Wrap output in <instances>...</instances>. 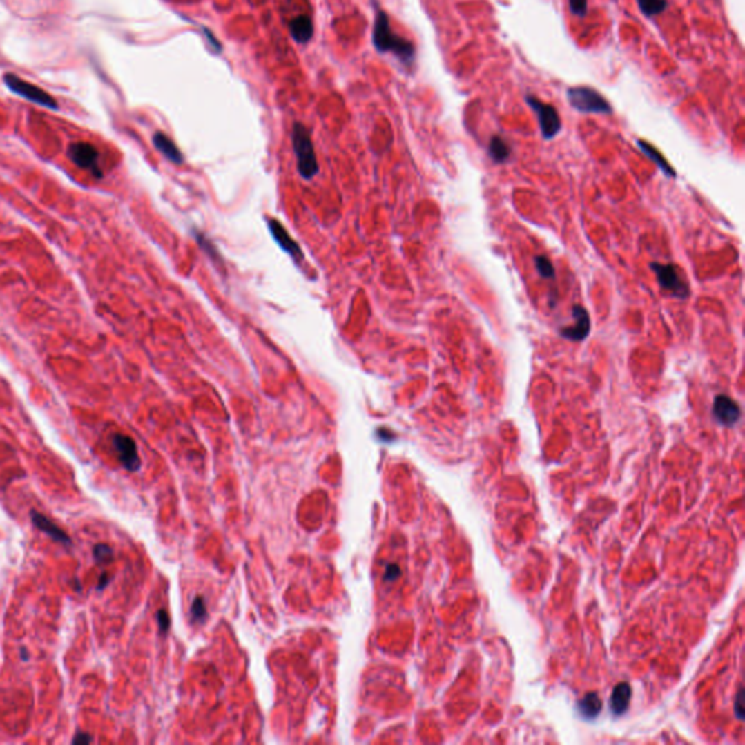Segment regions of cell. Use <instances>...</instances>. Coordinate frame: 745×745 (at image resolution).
I'll return each mask as SVG.
<instances>
[{"mask_svg":"<svg viewBox=\"0 0 745 745\" xmlns=\"http://www.w3.org/2000/svg\"><path fill=\"white\" fill-rule=\"evenodd\" d=\"M373 43L377 51L394 52L399 60L405 63H411L415 59V48L412 43L398 37L391 31L389 18L383 10H377L373 30Z\"/></svg>","mask_w":745,"mask_h":745,"instance_id":"obj_1","label":"cell"},{"mask_svg":"<svg viewBox=\"0 0 745 745\" xmlns=\"http://www.w3.org/2000/svg\"><path fill=\"white\" fill-rule=\"evenodd\" d=\"M291 139L294 153L297 157V169H299L304 180H311L318 173L319 165L309 130L303 124L296 123L293 126Z\"/></svg>","mask_w":745,"mask_h":745,"instance_id":"obj_2","label":"cell"},{"mask_svg":"<svg viewBox=\"0 0 745 745\" xmlns=\"http://www.w3.org/2000/svg\"><path fill=\"white\" fill-rule=\"evenodd\" d=\"M566 98L574 110L582 114L608 115L613 113L610 102L597 89L590 86L568 88Z\"/></svg>","mask_w":745,"mask_h":745,"instance_id":"obj_3","label":"cell"},{"mask_svg":"<svg viewBox=\"0 0 745 745\" xmlns=\"http://www.w3.org/2000/svg\"><path fill=\"white\" fill-rule=\"evenodd\" d=\"M525 102L537 115L539 127H540L541 135H543V139L545 140H552V139L557 137V135L561 131V128H562L561 117H559V114L557 111V108L549 105V104L541 102L539 98L533 97V95H527Z\"/></svg>","mask_w":745,"mask_h":745,"instance_id":"obj_4","label":"cell"},{"mask_svg":"<svg viewBox=\"0 0 745 745\" xmlns=\"http://www.w3.org/2000/svg\"><path fill=\"white\" fill-rule=\"evenodd\" d=\"M651 269L655 273L659 286L670 291L677 299H687L690 294L688 282L680 273V269L673 264L652 262Z\"/></svg>","mask_w":745,"mask_h":745,"instance_id":"obj_5","label":"cell"},{"mask_svg":"<svg viewBox=\"0 0 745 745\" xmlns=\"http://www.w3.org/2000/svg\"><path fill=\"white\" fill-rule=\"evenodd\" d=\"M5 84L10 90H13L17 95H19V97H23L25 99L35 102V104L41 105V106L51 108V110H57L56 99H54L50 93L43 90L41 88H38V86H35V85H32L30 82H26V80H22L21 77H18L15 75H6L5 76Z\"/></svg>","mask_w":745,"mask_h":745,"instance_id":"obj_6","label":"cell"},{"mask_svg":"<svg viewBox=\"0 0 745 745\" xmlns=\"http://www.w3.org/2000/svg\"><path fill=\"white\" fill-rule=\"evenodd\" d=\"M69 157L79 168L90 171L101 178L99 171V152L98 148L86 142H76L69 147Z\"/></svg>","mask_w":745,"mask_h":745,"instance_id":"obj_7","label":"cell"},{"mask_svg":"<svg viewBox=\"0 0 745 745\" xmlns=\"http://www.w3.org/2000/svg\"><path fill=\"white\" fill-rule=\"evenodd\" d=\"M572 318L575 319V325H572V327L562 328L559 333L562 338H565V340H570L574 342L584 341L590 335V329H591L588 311L582 306L577 304L572 309Z\"/></svg>","mask_w":745,"mask_h":745,"instance_id":"obj_8","label":"cell"},{"mask_svg":"<svg viewBox=\"0 0 745 745\" xmlns=\"http://www.w3.org/2000/svg\"><path fill=\"white\" fill-rule=\"evenodd\" d=\"M713 415L719 424L733 427L741 418V409L734 399L726 395H717L713 402Z\"/></svg>","mask_w":745,"mask_h":745,"instance_id":"obj_9","label":"cell"},{"mask_svg":"<svg viewBox=\"0 0 745 745\" xmlns=\"http://www.w3.org/2000/svg\"><path fill=\"white\" fill-rule=\"evenodd\" d=\"M113 443L118 453L119 462L123 463V466L130 472L137 470L140 467V457L137 453V445H135L133 438L123 434H117L114 436Z\"/></svg>","mask_w":745,"mask_h":745,"instance_id":"obj_10","label":"cell"},{"mask_svg":"<svg viewBox=\"0 0 745 745\" xmlns=\"http://www.w3.org/2000/svg\"><path fill=\"white\" fill-rule=\"evenodd\" d=\"M268 227H269L271 235L274 236L275 242L278 243L284 252H287L289 255H291L294 260H297V258L302 260L303 258V252H302L300 246L297 245V243L293 240L290 233L287 232L286 229H284V226L278 220L271 219L268 222Z\"/></svg>","mask_w":745,"mask_h":745,"instance_id":"obj_11","label":"cell"},{"mask_svg":"<svg viewBox=\"0 0 745 745\" xmlns=\"http://www.w3.org/2000/svg\"><path fill=\"white\" fill-rule=\"evenodd\" d=\"M31 519H32L34 525L37 528H39V530H41L43 533H46L47 536H50L52 540H56V541H59V543L66 545V546H69L72 543V540L69 539V536H67L60 527H57L52 521H50L47 517H44L43 514H39L37 511H31Z\"/></svg>","mask_w":745,"mask_h":745,"instance_id":"obj_12","label":"cell"},{"mask_svg":"<svg viewBox=\"0 0 745 745\" xmlns=\"http://www.w3.org/2000/svg\"><path fill=\"white\" fill-rule=\"evenodd\" d=\"M153 143H155L157 151L162 155H164L166 159L173 162V164L180 165L184 162V157H182V153L180 152V148L176 147V144L164 133H156L153 135Z\"/></svg>","mask_w":745,"mask_h":745,"instance_id":"obj_13","label":"cell"},{"mask_svg":"<svg viewBox=\"0 0 745 745\" xmlns=\"http://www.w3.org/2000/svg\"><path fill=\"white\" fill-rule=\"evenodd\" d=\"M630 697H632V687L628 683H619L615 687L612 699H610V708L613 713L617 716L625 713L628 710Z\"/></svg>","mask_w":745,"mask_h":745,"instance_id":"obj_14","label":"cell"},{"mask_svg":"<svg viewBox=\"0 0 745 745\" xmlns=\"http://www.w3.org/2000/svg\"><path fill=\"white\" fill-rule=\"evenodd\" d=\"M290 34L297 43L306 44L313 35V23L307 17H297L290 22Z\"/></svg>","mask_w":745,"mask_h":745,"instance_id":"obj_15","label":"cell"},{"mask_svg":"<svg viewBox=\"0 0 745 745\" xmlns=\"http://www.w3.org/2000/svg\"><path fill=\"white\" fill-rule=\"evenodd\" d=\"M638 146H639L641 151H642L649 159H651L652 162H655V165H657L664 173H666V175L668 176V178H675V176H677L675 171L671 168V165L666 160V157H664L652 144L646 143L645 140H638Z\"/></svg>","mask_w":745,"mask_h":745,"instance_id":"obj_16","label":"cell"},{"mask_svg":"<svg viewBox=\"0 0 745 745\" xmlns=\"http://www.w3.org/2000/svg\"><path fill=\"white\" fill-rule=\"evenodd\" d=\"M578 709L581 715L587 719H594L601 712V700L597 693H587L578 703Z\"/></svg>","mask_w":745,"mask_h":745,"instance_id":"obj_17","label":"cell"},{"mask_svg":"<svg viewBox=\"0 0 745 745\" xmlns=\"http://www.w3.org/2000/svg\"><path fill=\"white\" fill-rule=\"evenodd\" d=\"M487 153H490L491 159L495 162V164H504L511 155V148L503 137L494 135L490 142V147H487Z\"/></svg>","mask_w":745,"mask_h":745,"instance_id":"obj_18","label":"cell"},{"mask_svg":"<svg viewBox=\"0 0 745 745\" xmlns=\"http://www.w3.org/2000/svg\"><path fill=\"white\" fill-rule=\"evenodd\" d=\"M638 6L645 17L652 18L667 9V0H638Z\"/></svg>","mask_w":745,"mask_h":745,"instance_id":"obj_19","label":"cell"},{"mask_svg":"<svg viewBox=\"0 0 745 745\" xmlns=\"http://www.w3.org/2000/svg\"><path fill=\"white\" fill-rule=\"evenodd\" d=\"M534 264H536L537 273H539V275L541 278H546V280H553L554 278V267H553V264L550 262V260L548 258V256H545V255L536 256Z\"/></svg>","mask_w":745,"mask_h":745,"instance_id":"obj_20","label":"cell"},{"mask_svg":"<svg viewBox=\"0 0 745 745\" xmlns=\"http://www.w3.org/2000/svg\"><path fill=\"white\" fill-rule=\"evenodd\" d=\"M93 557L99 563H110L114 559V552L110 546L97 545L93 548Z\"/></svg>","mask_w":745,"mask_h":745,"instance_id":"obj_21","label":"cell"},{"mask_svg":"<svg viewBox=\"0 0 745 745\" xmlns=\"http://www.w3.org/2000/svg\"><path fill=\"white\" fill-rule=\"evenodd\" d=\"M570 9L578 18H584L588 12V0H568Z\"/></svg>","mask_w":745,"mask_h":745,"instance_id":"obj_22","label":"cell"},{"mask_svg":"<svg viewBox=\"0 0 745 745\" xmlns=\"http://www.w3.org/2000/svg\"><path fill=\"white\" fill-rule=\"evenodd\" d=\"M742 695H744V690H739L737 702H735V710H737V715H738L739 719H742V717H744V706H742L744 697H742Z\"/></svg>","mask_w":745,"mask_h":745,"instance_id":"obj_23","label":"cell"},{"mask_svg":"<svg viewBox=\"0 0 745 745\" xmlns=\"http://www.w3.org/2000/svg\"><path fill=\"white\" fill-rule=\"evenodd\" d=\"M399 575H400V571H399V568H398L396 565H390V566L387 568V572H386V579H390V581H394V579H395V578H398Z\"/></svg>","mask_w":745,"mask_h":745,"instance_id":"obj_24","label":"cell"},{"mask_svg":"<svg viewBox=\"0 0 745 745\" xmlns=\"http://www.w3.org/2000/svg\"><path fill=\"white\" fill-rule=\"evenodd\" d=\"M73 742H75V744H77V742H82V744H89V742H92V737H89L88 734H82V733H79V734H77V735H76V737L73 738Z\"/></svg>","mask_w":745,"mask_h":745,"instance_id":"obj_25","label":"cell"}]
</instances>
